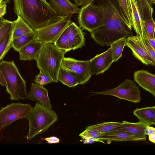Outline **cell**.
I'll return each mask as SVG.
<instances>
[{
    "label": "cell",
    "mask_w": 155,
    "mask_h": 155,
    "mask_svg": "<svg viewBox=\"0 0 155 155\" xmlns=\"http://www.w3.org/2000/svg\"><path fill=\"white\" fill-rule=\"evenodd\" d=\"M27 99L36 102L40 104L52 109L48 90L42 85L32 83L31 89L27 95Z\"/></svg>",
    "instance_id": "cell-15"
},
{
    "label": "cell",
    "mask_w": 155,
    "mask_h": 155,
    "mask_svg": "<svg viewBox=\"0 0 155 155\" xmlns=\"http://www.w3.org/2000/svg\"><path fill=\"white\" fill-rule=\"evenodd\" d=\"M141 20L144 21L153 18V9L147 0H135Z\"/></svg>",
    "instance_id": "cell-24"
},
{
    "label": "cell",
    "mask_w": 155,
    "mask_h": 155,
    "mask_svg": "<svg viewBox=\"0 0 155 155\" xmlns=\"http://www.w3.org/2000/svg\"><path fill=\"white\" fill-rule=\"evenodd\" d=\"M144 47L152 58L155 60V49L151 46L146 39L145 40Z\"/></svg>",
    "instance_id": "cell-35"
},
{
    "label": "cell",
    "mask_w": 155,
    "mask_h": 155,
    "mask_svg": "<svg viewBox=\"0 0 155 155\" xmlns=\"http://www.w3.org/2000/svg\"><path fill=\"white\" fill-rule=\"evenodd\" d=\"M127 39V38H120L110 45L112 49L114 62L117 61L122 56L123 49L126 45Z\"/></svg>",
    "instance_id": "cell-27"
},
{
    "label": "cell",
    "mask_w": 155,
    "mask_h": 155,
    "mask_svg": "<svg viewBox=\"0 0 155 155\" xmlns=\"http://www.w3.org/2000/svg\"><path fill=\"white\" fill-rule=\"evenodd\" d=\"M5 21V19L3 17L0 18V28L2 27Z\"/></svg>",
    "instance_id": "cell-44"
},
{
    "label": "cell",
    "mask_w": 155,
    "mask_h": 155,
    "mask_svg": "<svg viewBox=\"0 0 155 155\" xmlns=\"http://www.w3.org/2000/svg\"><path fill=\"white\" fill-rule=\"evenodd\" d=\"M133 115L140 121L148 126L155 124V106L136 108L133 111Z\"/></svg>",
    "instance_id": "cell-20"
},
{
    "label": "cell",
    "mask_w": 155,
    "mask_h": 155,
    "mask_svg": "<svg viewBox=\"0 0 155 155\" xmlns=\"http://www.w3.org/2000/svg\"><path fill=\"white\" fill-rule=\"evenodd\" d=\"M92 93L93 95H111L135 103H140L141 99L139 87L132 80L127 78L115 88Z\"/></svg>",
    "instance_id": "cell-7"
},
{
    "label": "cell",
    "mask_w": 155,
    "mask_h": 155,
    "mask_svg": "<svg viewBox=\"0 0 155 155\" xmlns=\"http://www.w3.org/2000/svg\"><path fill=\"white\" fill-rule=\"evenodd\" d=\"M34 81L35 83L42 86L53 82L52 78L49 76L41 70L39 73L35 76Z\"/></svg>",
    "instance_id": "cell-31"
},
{
    "label": "cell",
    "mask_w": 155,
    "mask_h": 155,
    "mask_svg": "<svg viewBox=\"0 0 155 155\" xmlns=\"http://www.w3.org/2000/svg\"><path fill=\"white\" fill-rule=\"evenodd\" d=\"M65 53L53 43L45 44L36 60L38 68L49 76L53 82L58 81L59 71Z\"/></svg>",
    "instance_id": "cell-4"
},
{
    "label": "cell",
    "mask_w": 155,
    "mask_h": 155,
    "mask_svg": "<svg viewBox=\"0 0 155 155\" xmlns=\"http://www.w3.org/2000/svg\"><path fill=\"white\" fill-rule=\"evenodd\" d=\"M13 30L6 33L0 39V61L2 59L12 47Z\"/></svg>",
    "instance_id": "cell-26"
},
{
    "label": "cell",
    "mask_w": 155,
    "mask_h": 155,
    "mask_svg": "<svg viewBox=\"0 0 155 155\" xmlns=\"http://www.w3.org/2000/svg\"><path fill=\"white\" fill-rule=\"evenodd\" d=\"M74 1L75 4L78 7L85 6L91 3L92 0H71Z\"/></svg>",
    "instance_id": "cell-36"
},
{
    "label": "cell",
    "mask_w": 155,
    "mask_h": 155,
    "mask_svg": "<svg viewBox=\"0 0 155 155\" xmlns=\"http://www.w3.org/2000/svg\"><path fill=\"white\" fill-rule=\"evenodd\" d=\"M90 61L92 74L97 75L103 73L114 62L112 48L110 47L106 51L97 54Z\"/></svg>",
    "instance_id": "cell-12"
},
{
    "label": "cell",
    "mask_w": 155,
    "mask_h": 155,
    "mask_svg": "<svg viewBox=\"0 0 155 155\" xmlns=\"http://www.w3.org/2000/svg\"><path fill=\"white\" fill-rule=\"evenodd\" d=\"M148 138L150 141L153 143H155V133L148 135Z\"/></svg>",
    "instance_id": "cell-43"
},
{
    "label": "cell",
    "mask_w": 155,
    "mask_h": 155,
    "mask_svg": "<svg viewBox=\"0 0 155 155\" xmlns=\"http://www.w3.org/2000/svg\"><path fill=\"white\" fill-rule=\"evenodd\" d=\"M130 10L132 27L139 36L141 44L145 48V29L141 20L135 0H129Z\"/></svg>",
    "instance_id": "cell-17"
},
{
    "label": "cell",
    "mask_w": 155,
    "mask_h": 155,
    "mask_svg": "<svg viewBox=\"0 0 155 155\" xmlns=\"http://www.w3.org/2000/svg\"><path fill=\"white\" fill-rule=\"evenodd\" d=\"M44 45L43 42L36 40L28 43L18 51L20 59L24 61L36 60Z\"/></svg>",
    "instance_id": "cell-19"
},
{
    "label": "cell",
    "mask_w": 155,
    "mask_h": 155,
    "mask_svg": "<svg viewBox=\"0 0 155 155\" xmlns=\"http://www.w3.org/2000/svg\"><path fill=\"white\" fill-rule=\"evenodd\" d=\"M70 50L81 48L85 46L84 34L80 28L72 22L67 28Z\"/></svg>",
    "instance_id": "cell-16"
},
{
    "label": "cell",
    "mask_w": 155,
    "mask_h": 155,
    "mask_svg": "<svg viewBox=\"0 0 155 155\" xmlns=\"http://www.w3.org/2000/svg\"><path fill=\"white\" fill-rule=\"evenodd\" d=\"M91 3L101 8L104 14L102 25L90 32L96 43L108 46L120 38L133 35L118 0H92Z\"/></svg>",
    "instance_id": "cell-1"
},
{
    "label": "cell",
    "mask_w": 155,
    "mask_h": 155,
    "mask_svg": "<svg viewBox=\"0 0 155 155\" xmlns=\"http://www.w3.org/2000/svg\"><path fill=\"white\" fill-rule=\"evenodd\" d=\"M67 28L63 31L54 43L57 48L65 53L71 50L69 46Z\"/></svg>",
    "instance_id": "cell-29"
},
{
    "label": "cell",
    "mask_w": 155,
    "mask_h": 155,
    "mask_svg": "<svg viewBox=\"0 0 155 155\" xmlns=\"http://www.w3.org/2000/svg\"><path fill=\"white\" fill-rule=\"evenodd\" d=\"M101 134L98 130L91 128L87 126L85 130L81 133L79 136L82 138L88 137L92 139L95 142H101L105 143L101 139Z\"/></svg>",
    "instance_id": "cell-30"
},
{
    "label": "cell",
    "mask_w": 155,
    "mask_h": 155,
    "mask_svg": "<svg viewBox=\"0 0 155 155\" xmlns=\"http://www.w3.org/2000/svg\"><path fill=\"white\" fill-rule=\"evenodd\" d=\"M13 9L34 30L59 20L46 0H13Z\"/></svg>",
    "instance_id": "cell-2"
},
{
    "label": "cell",
    "mask_w": 155,
    "mask_h": 155,
    "mask_svg": "<svg viewBox=\"0 0 155 155\" xmlns=\"http://www.w3.org/2000/svg\"><path fill=\"white\" fill-rule=\"evenodd\" d=\"M58 80L63 84L70 87H74L79 84L76 78L61 66L59 71Z\"/></svg>",
    "instance_id": "cell-25"
},
{
    "label": "cell",
    "mask_w": 155,
    "mask_h": 155,
    "mask_svg": "<svg viewBox=\"0 0 155 155\" xmlns=\"http://www.w3.org/2000/svg\"><path fill=\"white\" fill-rule=\"evenodd\" d=\"M6 4L0 6V18L6 14Z\"/></svg>",
    "instance_id": "cell-40"
},
{
    "label": "cell",
    "mask_w": 155,
    "mask_h": 155,
    "mask_svg": "<svg viewBox=\"0 0 155 155\" xmlns=\"http://www.w3.org/2000/svg\"><path fill=\"white\" fill-rule=\"evenodd\" d=\"M149 5L151 7H152V4H154L155 3V0H147Z\"/></svg>",
    "instance_id": "cell-45"
},
{
    "label": "cell",
    "mask_w": 155,
    "mask_h": 155,
    "mask_svg": "<svg viewBox=\"0 0 155 155\" xmlns=\"http://www.w3.org/2000/svg\"><path fill=\"white\" fill-rule=\"evenodd\" d=\"M129 25L132 27V20L129 0H118Z\"/></svg>",
    "instance_id": "cell-32"
},
{
    "label": "cell",
    "mask_w": 155,
    "mask_h": 155,
    "mask_svg": "<svg viewBox=\"0 0 155 155\" xmlns=\"http://www.w3.org/2000/svg\"><path fill=\"white\" fill-rule=\"evenodd\" d=\"M122 123L121 126L114 130L124 131L140 136H146L145 130L148 126L144 123L140 121L132 123L125 120L122 121Z\"/></svg>",
    "instance_id": "cell-21"
},
{
    "label": "cell",
    "mask_w": 155,
    "mask_h": 155,
    "mask_svg": "<svg viewBox=\"0 0 155 155\" xmlns=\"http://www.w3.org/2000/svg\"><path fill=\"white\" fill-rule=\"evenodd\" d=\"M37 36L36 31L34 30L29 33L13 38L11 42L12 47L18 52L23 46L28 43L36 40Z\"/></svg>",
    "instance_id": "cell-23"
},
{
    "label": "cell",
    "mask_w": 155,
    "mask_h": 155,
    "mask_svg": "<svg viewBox=\"0 0 155 155\" xmlns=\"http://www.w3.org/2000/svg\"><path fill=\"white\" fill-rule=\"evenodd\" d=\"M143 22V25L146 31L153 38H154L155 24L153 18Z\"/></svg>",
    "instance_id": "cell-33"
},
{
    "label": "cell",
    "mask_w": 155,
    "mask_h": 155,
    "mask_svg": "<svg viewBox=\"0 0 155 155\" xmlns=\"http://www.w3.org/2000/svg\"><path fill=\"white\" fill-rule=\"evenodd\" d=\"M30 104L18 102L12 103L0 110V130L16 120L25 117L31 110Z\"/></svg>",
    "instance_id": "cell-10"
},
{
    "label": "cell",
    "mask_w": 155,
    "mask_h": 155,
    "mask_svg": "<svg viewBox=\"0 0 155 155\" xmlns=\"http://www.w3.org/2000/svg\"><path fill=\"white\" fill-rule=\"evenodd\" d=\"M154 133H155V128L150 126H147L145 130L146 135H148Z\"/></svg>",
    "instance_id": "cell-39"
},
{
    "label": "cell",
    "mask_w": 155,
    "mask_h": 155,
    "mask_svg": "<svg viewBox=\"0 0 155 155\" xmlns=\"http://www.w3.org/2000/svg\"><path fill=\"white\" fill-rule=\"evenodd\" d=\"M72 15L62 17L58 20L37 29L36 40L44 44H54L63 31L72 22Z\"/></svg>",
    "instance_id": "cell-8"
},
{
    "label": "cell",
    "mask_w": 155,
    "mask_h": 155,
    "mask_svg": "<svg viewBox=\"0 0 155 155\" xmlns=\"http://www.w3.org/2000/svg\"><path fill=\"white\" fill-rule=\"evenodd\" d=\"M17 16V19L12 21V39L34 31L21 17L19 16Z\"/></svg>",
    "instance_id": "cell-22"
},
{
    "label": "cell",
    "mask_w": 155,
    "mask_h": 155,
    "mask_svg": "<svg viewBox=\"0 0 155 155\" xmlns=\"http://www.w3.org/2000/svg\"><path fill=\"white\" fill-rule=\"evenodd\" d=\"M82 139L81 141L83 142L84 143V144L92 143L95 142V141L92 139L88 137H86Z\"/></svg>",
    "instance_id": "cell-41"
},
{
    "label": "cell",
    "mask_w": 155,
    "mask_h": 155,
    "mask_svg": "<svg viewBox=\"0 0 155 155\" xmlns=\"http://www.w3.org/2000/svg\"><path fill=\"white\" fill-rule=\"evenodd\" d=\"M26 117L29 122V129L26 136L28 140L47 130L58 119L54 111L38 103Z\"/></svg>",
    "instance_id": "cell-5"
},
{
    "label": "cell",
    "mask_w": 155,
    "mask_h": 155,
    "mask_svg": "<svg viewBox=\"0 0 155 155\" xmlns=\"http://www.w3.org/2000/svg\"><path fill=\"white\" fill-rule=\"evenodd\" d=\"M0 84L3 86H6V83L4 78L0 71Z\"/></svg>",
    "instance_id": "cell-42"
},
{
    "label": "cell",
    "mask_w": 155,
    "mask_h": 155,
    "mask_svg": "<svg viewBox=\"0 0 155 155\" xmlns=\"http://www.w3.org/2000/svg\"><path fill=\"white\" fill-rule=\"evenodd\" d=\"M61 66L73 75L79 84H83L86 83L92 75L90 60L80 61L73 58L64 57Z\"/></svg>",
    "instance_id": "cell-9"
},
{
    "label": "cell",
    "mask_w": 155,
    "mask_h": 155,
    "mask_svg": "<svg viewBox=\"0 0 155 155\" xmlns=\"http://www.w3.org/2000/svg\"><path fill=\"white\" fill-rule=\"evenodd\" d=\"M0 71L6 83V90L12 100L27 99L26 82L14 61H2L0 63Z\"/></svg>",
    "instance_id": "cell-3"
},
{
    "label": "cell",
    "mask_w": 155,
    "mask_h": 155,
    "mask_svg": "<svg viewBox=\"0 0 155 155\" xmlns=\"http://www.w3.org/2000/svg\"><path fill=\"white\" fill-rule=\"evenodd\" d=\"M49 3L58 15L60 17L79 14L80 11L70 0H48Z\"/></svg>",
    "instance_id": "cell-18"
},
{
    "label": "cell",
    "mask_w": 155,
    "mask_h": 155,
    "mask_svg": "<svg viewBox=\"0 0 155 155\" xmlns=\"http://www.w3.org/2000/svg\"><path fill=\"white\" fill-rule=\"evenodd\" d=\"M47 143H56L59 142V140L57 137L54 136L46 138L45 139Z\"/></svg>",
    "instance_id": "cell-38"
},
{
    "label": "cell",
    "mask_w": 155,
    "mask_h": 155,
    "mask_svg": "<svg viewBox=\"0 0 155 155\" xmlns=\"http://www.w3.org/2000/svg\"><path fill=\"white\" fill-rule=\"evenodd\" d=\"M126 45L131 50L133 55L142 63L155 66V60L143 46L139 36L133 35L127 37Z\"/></svg>",
    "instance_id": "cell-11"
},
{
    "label": "cell",
    "mask_w": 155,
    "mask_h": 155,
    "mask_svg": "<svg viewBox=\"0 0 155 155\" xmlns=\"http://www.w3.org/2000/svg\"><path fill=\"white\" fill-rule=\"evenodd\" d=\"M78 14V21L80 27L90 33L103 25V10L94 4L91 3L82 7Z\"/></svg>",
    "instance_id": "cell-6"
},
{
    "label": "cell",
    "mask_w": 155,
    "mask_h": 155,
    "mask_svg": "<svg viewBox=\"0 0 155 155\" xmlns=\"http://www.w3.org/2000/svg\"><path fill=\"white\" fill-rule=\"evenodd\" d=\"M145 39L148 42L151 46L155 49V39L152 38L145 30Z\"/></svg>",
    "instance_id": "cell-37"
},
{
    "label": "cell",
    "mask_w": 155,
    "mask_h": 155,
    "mask_svg": "<svg viewBox=\"0 0 155 155\" xmlns=\"http://www.w3.org/2000/svg\"><path fill=\"white\" fill-rule=\"evenodd\" d=\"M122 124V122H106L87 126L91 128L98 130L102 134L114 130Z\"/></svg>",
    "instance_id": "cell-28"
},
{
    "label": "cell",
    "mask_w": 155,
    "mask_h": 155,
    "mask_svg": "<svg viewBox=\"0 0 155 155\" xmlns=\"http://www.w3.org/2000/svg\"><path fill=\"white\" fill-rule=\"evenodd\" d=\"M12 21L5 20V21L0 28V39L12 29Z\"/></svg>",
    "instance_id": "cell-34"
},
{
    "label": "cell",
    "mask_w": 155,
    "mask_h": 155,
    "mask_svg": "<svg viewBox=\"0 0 155 155\" xmlns=\"http://www.w3.org/2000/svg\"><path fill=\"white\" fill-rule=\"evenodd\" d=\"M10 0H1L0 5H2L8 3Z\"/></svg>",
    "instance_id": "cell-46"
},
{
    "label": "cell",
    "mask_w": 155,
    "mask_h": 155,
    "mask_svg": "<svg viewBox=\"0 0 155 155\" xmlns=\"http://www.w3.org/2000/svg\"><path fill=\"white\" fill-rule=\"evenodd\" d=\"M102 140L107 141L108 143L112 141H145L146 136L132 134L124 131L113 130L101 134Z\"/></svg>",
    "instance_id": "cell-13"
},
{
    "label": "cell",
    "mask_w": 155,
    "mask_h": 155,
    "mask_svg": "<svg viewBox=\"0 0 155 155\" xmlns=\"http://www.w3.org/2000/svg\"><path fill=\"white\" fill-rule=\"evenodd\" d=\"M134 80L144 90L155 97V76L147 70H141L135 71Z\"/></svg>",
    "instance_id": "cell-14"
}]
</instances>
